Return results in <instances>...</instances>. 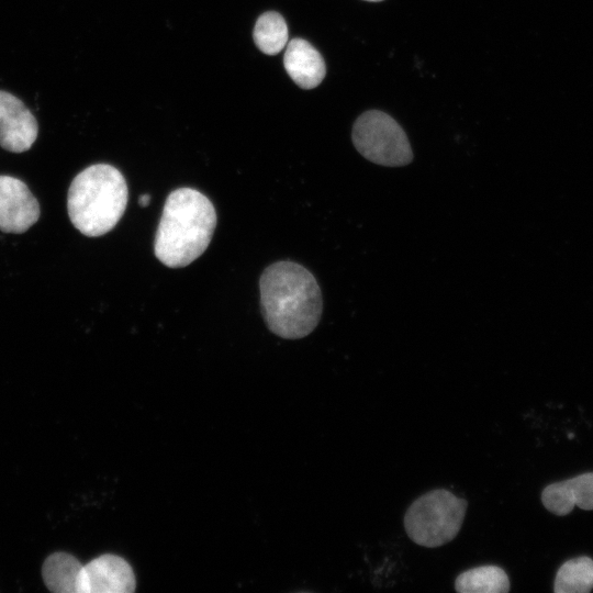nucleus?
Here are the masks:
<instances>
[{"label":"nucleus","instance_id":"2eb2a0df","mask_svg":"<svg viewBox=\"0 0 593 593\" xmlns=\"http://www.w3.org/2000/svg\"><path fill=\"white\" fill-rule=\"evenodd\" d=\"M150 201L149 194H143L139 197V204L146 206Z\"/></svg>","mask_w":593,"mask_h":593},{"label":"nucleus","instance_id":"6e6552de","mask_svg":"<svg viewBox=\"0 0 593 593\" xmlns=\"http://www.w3.org/2000/svg\"><path fill=\"white\" fill-rule=\"evenodd\" d=\"M83 593H132L136 580L122 557L104 553L83 566Z\"/></svg>","mask_w":593,"mask_h":593},{"label":"nucleus","instance_id":"f257e3e1","mask_svg":"<svg viewBox=\"0 0 593 593\" xmlns=\"http://www.w3.org/2000/svg\"><path fill=\"white\" fill-rule=\"evenodd\" d=\"M262 315L269 329L287 339L307 336L323 311L322 292L315 277L293 261L267 267L259 281Z\"/></svg>","mask_w":593,"mask_h":593},{"label":"nucleus","instance_id":"f03ea898","mask_svg":"<svg viewBox=\"0 0 593 593\" xmlns=\"http://www.w3.org/2000/svg\"><path fill=\"white\" fill-rule=\"evenodd\" d=\"M215 225V209L204 194L192 188L174 190L158 224L156 257L170 268L188 266L208 248Z\"/></svg>","mask_w":593,"mask_h":593},{"label":"nucleus","instance_id":"9b49d317","mask_svg":"<svg viewBox=\"0 0 593 593\" xmlns=\"http://www.w3.org/2000/svg\"><path fill=\"white\" fill-rule=\"evenodd\" d=\"M42 575L52 592L83 593V566L69 553L55 552L48 556L43 563Z\"/></svg>","mask_w":593,"mask_h":593},{"label":"nucleus","instance_id":"9d476101","mask_svg":"<svg viewBox=\"0 0 593 593\" xmlns=\"http://www.w3.org/2000/svg\"><path fill=\"white\" fill-rule=\"evenodd\" d=\"M283 64L291 79L303 89L317 87L326 74L322 55L303 38L288 42Z\"/></svg>","mask_w":593,"mask_h":593},{"label":"nucleus","instance_id":"423d86ee","mask_svg":"<svg viewBox=\"0 0 593 593\" xmlns=\"http://www.w3.org/2000/svg\"><path fill=\"white\" fill-rule=\"evenodd\" d=\"M40 204L27 186L11 176H0V231L21 234L34 225Z\"/></svg>","mask_w":593,"mask_h":593},{"label":"nucleus","instance_id":"ddd939ff","mask_svg":"<svg viewBox=\"0 0 593 593\" xmlns=\"http://www.w3.org/2000/svg\"><path fill=\"white\" fill-rule=\"evenodd\" d=\"M593 589V560L579 557L568 560L555 579L556 593H588Z\"/></svg>","mask_w":593,"mask_h":593},{"label":"nucleus","instance_id":"0eeeda50","mask_svg":"<svg viewBox=\"0 0 593 593\" xmlns=\"http://www.w3.org/2000/svg\"><path fill=\"white\" fill-rule=\"evenodd\" d=\"M36 119L15 96L0 90V146L11 153H23L36 141Z\"/></svg>","mask_w":593,"mask_h":593},{"label":"nucleus","instance_id":"dca6fc26","mask_svg":"<svg viewBox=\"0 0 593 593\" xmlns=\"http://www.w3.org/2000/svg\"><path fill=\"white\" fill-rule=\"evenodd\" d=\"M365 1L379 2V1H382V0H365Z\"/></svg>","mask_w":593,"mask_h":593},{"label":"nucleus","instance_id":"20e7f679","mask_svg":"<svg viewBox=\"0 0 593 593\" xmlns=\"http://www.w3.org/2000/svg\"><path fill=\"white\" fill-rule=\"evenodd\" d=\"M467 501L445 489L417 497L404 515L407 536L415 544L435 548L451 541L459 533Z\"/></svg>","mask_w":593,"mask_h":593},{"label":"nucleus","instance_id":"f8f14e48","mask_svg":"<svg viewBox=\"0 0 593 593\" xmlns=\"http://www.w3.org/2000/svg\"><path fill=\"white\" fill-rule=\"evenodd\" d=\"M510 588L506 572L493 564L466 570L455 581V590L460 593H506Z\"/></svg>","mask_w":593,"mask_h":593},{"label":"nucleus","instance_id":"4468645a","mask_svg":"<svg viewBox=\"0 0 593 593\" xmlns=\"http://www.w3.org/2000/svg\"><path fill=\"white\" fill-rule=\"evenodd\" d=\"M288 26L277 12L261 14L254 27V41L257 47L267 55L278 54L288 44Z\"/></svg>","mask_w":593,"mask_h":593},{"label":"nucleus","instance_id":"39448f33","mask_svg":"<svg viewBox=\"0 0 593 593\" xmlns=\"http://www.w3.org/2000/svg\"><path fill=\"white\" fill-rule=\"evenodd\" d=\"M351 139L358 153L377 165L401 167L413 159L403 128L389 114L378 110L367 111L356 120Z\"/></svg>","mask_w":593,"mask_h":593},{"label":"nucleus","instance_id":"1a4fd4ad","mask_svg":"<svg viewBox=\"0 0 593 593\" xmlns=\"http://www.w3.org/2000/svg\"><path fill=\"white\" fill-rule=\"evenodd\" d=\"M541 501L548 511L559 516L567 515L574 506L593 510V472L547 485Z\"/></svg>","mask_w":593,"mask_h":593},{"label":"nucleus","instance_id":"7ed1b4c3","mask_svg":"<svg viewBox=\"0 0 593 593\" xmlns=\"http://www.w3.org/2000/svg\"><path fill=\"white\" fill-rule=\"evenodd\" d=\"M127 194L126 181L116 168L108 164L91 165L70 183L69 220L86 236L104 235L121 220Z\"/></svg>","mask_w":593,"mask_h":593}]
</instances>
